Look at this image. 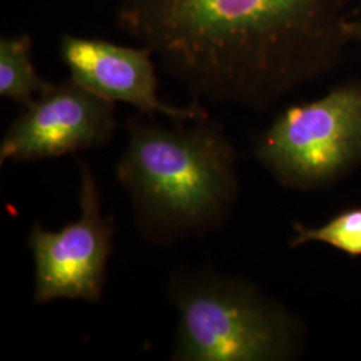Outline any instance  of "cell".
<instances>
[{
    "label": "cell",
    "instance_id": "3",
    "mask_svg": "<svg viewBox=\"0 0 361 361\" xmlns=\"http://www.w3.org/2000/svg\"><path fill=\"white\" fill-rule=\"evenodd\" d=\"M166 293L178 314L171 360H293L304 348L302 322L243 277L185 267Z\"/></svg>",
    "mask_w": 361,
    "mask_h": 361
},
{
    "label": "cell",
    "instance_id": "2",
    "mask_svg": "<svg viewBox=\"0 0 361 361\" xmlns=\"http://www.w3.org/2000/svg\"><path fill=\"white\" fill-rule=\"evenodd\" d=\"M116 180L143 238L171 246L219 231L240 195L235 150L209 116L164 128L130 116Z\"/></svg>",
    "mask_w": 361,
    "mask_h": 361
},
{
    "label": "cell",
    "instance_id": "11",
    "mask_svg": "<svg viewBox=\"0 0 361 361\" xmlns=\"http://www.w3.org/2000/svg\"><path fill=\"white\" fill-rule=\"evenodd\" d=\"M356 13H361V0H359V3H357V7H356Z\"/></svg>",
    "mask_w": 361,
    "mask_h": 361
},
{
    "label": "cell",
    "instance_id": "10",
    "mask_svg": "<svg viewBox=\"0 0 361 361\" xmlns=\"http://www.w3.org/2000/svg\"><path fill=\"white\" fill-rule=\"evenodd\" d=\"M347 31H348L349 39L350 42H356L361 46V19H356L352 18L349 20L348 26H347Z\"/></svg>",
    "mask_w": 361,
    "mask_h": 361
},
{
    "label": "cell",
    "instance_id": "1",
    "mask_svg": "<svg viewBox=\"0 0 361 361\" xmlns=\"http://www.w3.org/2000/svg\"><path fill=\"white\" fill-rule=\"evenodd\" d=\"M359 0H123L116 25L194 102L265 110L338 65Z\"/></svg>",
    "mask_w": 361,
    "mask_h": 361
},
{
    "label": "cell",
    "instance_id": "4",
    "mask_svg": "<svg viewBox=\"0 0 361 361\" xmlns=\"http://www.w3.org/2000/svg\"><path fill=\"white\" fill-rule=\"evenodd\" d=\"M259 164L285 188L323 189L361 162V80L283 110L256 145Z\"/></svg>",
    "mask_w": 361,
    "mask_h": 361
},
{
    "label": "cell",
    "instance_id": "5",
    "mask_svg": "<svg viewBox=\"0 0 361 361\" xmlns=\"http://www.w3.org/2000/svg\"><path fill=\"white\" fill-rule=\"evenodd\" d=\"M78 168L79 217L58 232L35 222L27 237L35 269L34 301L40 305L55 300L98 304L104 298L116 226L102 212L98 182L90 166L78 159Z\"/></svg>",
    "mask_w": 361,
    "mask_h": 361
},
{
    "label": "cell",
    "instance_id": "8",
    "mask_svg": "<svg viewBox=\"0 0 361 361\" xmlns=\"http://www.w3.org/2000/svg\"><path fill=\"white\" fill-rule=\"evenodd\" d=\"M54 83L40 77L32 62L28 34L0 39V95L25 107L50 90Z\"/></svg>",
    "mask_w": 361,
    "mask_h": 361
},
{
    "label": "cell",
    "instance_id": "7",
    "mask_svg": "<svg viewBox=\"0 0 361 361\" xmlns=\"http://www.w3.org/2000/svg\"><path fill=\"white\" fill-rule=\"evenodd\" d=\"M152 55L147 47L119 46L104 39L63 35L59 40V56L70 78L104 99L131 104L145 116H168L173 123L207 118L200 102L176 107L159 98Z\"/></svg>",
    "mask_w": 361,
    "mask_h": 361
},
{
    "label": "cell",
    "instance_id": "9",
    "mask_svg": "<svg viewBox=\"0 0 361 361\" xmlns=\"http://www.w3.org/2000/svg\"><path fill=\"white\" fill-rule=\"evenodd\" d=\"M310 243L325 244L350 257H360L361 207L347 209L314 228L296 222L289 246L298 247Z\"/></svg>",
    "mask_w": 361,
    "mask_h": 361
},
{
    "label": "cell",
    "instance_id": "6",
    "mask_svg": "<svg viewBox=\"0 0 361 361\" xmlns=\"http://www.w3.org/2000/svg\"><path fill=\"white\" fill-rule=\"evenodd\" d=\"M116 129V104L68 78L38 97L0 142V165L61 158L104 146Z\"/></svg>",
    "mask_w": 361,
    "mask_h": 361
}]
</instances>
